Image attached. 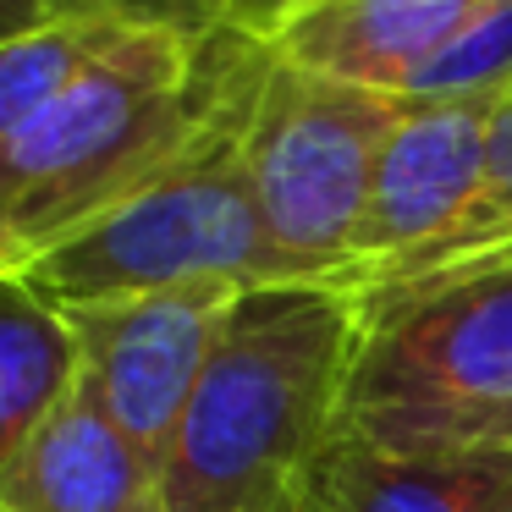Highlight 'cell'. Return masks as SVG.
<instances>
[{
  "instance_id": "cell-6",
  "label": "cell",
  "mask_w": 512,
  "mask_h": 512,
  "mask_svg": "<svg viewBox=\"0 0 512 512\" xmlns=\"http://www.w3.org/2000/svg\"><path fill=\"white\" fill-rule=\"evenodd\" d=\"M501 94L468 100H408L391 127L369 188L358 265L364 287H397L430 270L485 259L479 199H485V133Z\"/></svg>"
},
{
  "instance_id": "cell-11",
  "label": "cell",
  "mask_w": 512,
  "mask_h": 512,
  "mask_svg": "<svg viewBox=\"0 0 512 512\" xmlns=\"http://www.w3.org/2000/svg\"><path fill=\"white\" fill-rule=\"evenodd\" d=\"M78 380L72 331L17 270H0V468L50 419Z\"/></svg>"
},
{
  "instance_id": "cell-1",
  "label": "cell",
  "mask_w": 512,
  "mask_h": 512,
  "mask_svg": "<svg viewBox=\"0 0 512 512\" xmlns=\"http://www.w3.org/2000/svg\"><path fill=\"white\" fill-rule=\"evenodd\" d=\"M358 336L364 287L243 292L160 468L166 512H314Z\"/></svg>"
},
{
  "instance_id": "cell-2",
  "label": "cell",
  "mask_w": 512,
  "mask_h": 512,
  "mask_svg": "<svg viewBox=\"0 0 512 512\" xmlns=\"http://www.w3.org/2000/svg\"><path fill=\"white\" fill-rule=\"evenodd\" d=\"M215 89L193 138L149 171L122 204L94 215L67 243L17 265L28 292L61 303H94L116 292L232 281L259 287H358L353 276L320 270L276 243L248 177V122L265 89L276 45L254 28H210Z\"/></svg>"
},
{
  "instance_id": "cell-4",
  "label": "cell",
  "mask_w": 512,
  "mask_h": 512,
  "mask_svg": "<svg viewBox=\"0 0 512 512\" xmlns=\"http://www.w3.org/2000/svg\"><path fill=\"white\" fill-rule=\"evenodd\" d=\"M342 430L402 457L512 441V248L364 287V336Z\"/></svg>"
},
{
  "instance_id": "cell-14",
  "label": "cell",
  "mask_w": 512,
  "mask_h": 512,
  "mask_svg": "<svg viewBox=\"0 0 512 512\" xmlns=\"http://www.w3.org/2000/svg\"><path fill=\"white\" fill-rule=\"evenodd\" d=\"M479 243L490 254L512 248V89L490 111L485 133V199H479Z\"/></svg>"
},
{
  "instance_id": "cell-10",
  "label": "cell",
  "mask_w": 512,
  "mask_h": 512,
  "mask_svg": "<svg viewBox=\"0 0 512 512\" xmlns=\"http://www.w3.org/2000/svg\"><path fill=\"white\" fill-rule=\"evenodd\" d=\"M512 496V452L402 457L358 435H336L314 512H501Z\"/></svg>"
},
{
  "instance_id": "cell-5",
  "label": "cell",
  "mask_w": 512,
  "mask_h": 512,
  "mask_svg": "<svg viewBox=\"0 0 512 512\" xmlns=\"http://www.w3.org/2000/svg\"><path fill=\"white\" fill-rule=\"evenodd\" d=\"M402 105V94L270 61L248 122V177L281 248L364 287L358 232Z\"/></svg>"
},
{
  "instance_id": "cell-19",
  "label": "cell",
  "mask_w": 512,
  "mask_h": 512,
  "mask_svg": "<svg viewBox=\"0 0 512 512\" xmlns=\"http://www.w3.org/2000/svg\"><path fill=\"white\" fill-rule=\"evenodd\" d=\"M507 452H512V441H507Z\"/></svg>"
},
{
  "instance_id": "cell-12",
  "label": "cell",
  "mask_w": 512,
  "mask_h": 512,
  "mask_svg": "<svg viewBox=\"0 0 512 512\" xmlns=\"http://www.w3.org/2000/svg\"><path fill=\"white\" fill-rule=\"evenodd\" d=\"M144 23H155V17L133 12V6H116V12L72 17V23L39 28L28 39L0 45V155L34 127V116L56 94H67L116 39H127Z\"/></svg>"
},
{
  "instance_id": "cell-7",
  "label": "cell",
  "mask_w": 512,
  "mask_h": 512,
  "mask_svg": "<svg viewBox=\"0 0 512 512\" xmlns=\"http://www.w3.org/2000/svg\"><path fill=\"white\" fill-rule=\"evenodd\" d=\"M237 303L243 287L232 281H188V287L116 292V298L56 309L78 347V375L122 424L127 441L155 463V474L166 468L177 424Z\"/></svg>"
},
{
  "instance_id": "cell-9",
  "label": "cell",
  "mask_w": 512,
  "mask_h": 512,
  "mask_svg": "<svg viewBox=\"0 0 512 512\" xmlns=\"http://www.w3.org/2000/svg\"><path fill=\"white\" fill-rule=\"evenodd\" d=\"M0 512H166V496L155 463L78 375L23 452L0 468Z\"/></svg>"
},
{
  "instance_id": "cell-8",
  "label": "cell",
  "mask_w": 512,
  "mask_h": 512,
  "mask_svg": "<svg viewBox=\"0 0 512 512\" xmlns=\"http://www.w3.org/2000/svg\"><path fill=\"white\" fill-rule=\"evenodd\" d=\"M496 0H303L265 28L281 61L408 94V83Z\"/></svg>"
},
{
  "instance_id": "cell-13",
  "label": "cell",
  "mask_w": 512,
  "mask_h": 512,
  "mask_svg": "<svg viewBox=\"0 0 512 512\" xmlns=\"http://www.w3.org/2000/svg\"><path fill=\"white\" fill-rule=\"evenodd\" d=\"M507 89H512V0H496L408 83L402 100H468V94H507Z\"/></svg>"
},
{
  "instance_id": "cell-18",
  "label": "cell",
  "mask_w": 512,
  "mask_h": 512,
  "mask_svg": "<svg viewBox=\"0 0 512 512\" xmlns=\"http://www.w3.org/2000/svg\"><path fill=\"white\" fill-rule=\"evenodd\" d=\"M501 512H512V496H507V501H501Z\"/></svg>"
},
{
  "instance_id": "cell-15",
  "label": "cell",
  "mask_w": 512,
  "mask_h": 512,
  "mask_svg": "<svg viewBox=\"0 0 512 512\" xmlns=\"http://www.w3.org/2000/svg\"><path fill=\"white\" fill-rule=\"evenodd\" d=\"M122 0H0V45L28 39L39 28L72 23V17H94V12H116Z\"/></svg>"
},
{
  "instance_id": "cell-16",
  "label": "cell",
  "mask_w": 512,
  "mask_h": 512,
  "mask_svg": "<svg viewBox=\"0 0 512 512\" xmlns=\"http://www.w3.org/2000/svg\"><path fill=\"white\" fill-rule=\"evenodd\" d=\"M122 6L177 28H237V12H243V0H122Z\"/></svg>"
},
{
  "instance_id": "cell-17",
  "label": "cell",
  "mask_w": 512,
  "mask_h": 512,
  "mask_svg": "<svg viewBox=\"0 0 512 512\" xmlns=\"http://www.w3.org/2000/svg\"><path fill=\"white\" fill-rule=\"evenodd\" d=\"M292 6H303V0H243V12H237V28H254V34H265V28L276 23L281 12H292Z\"/></svg>"
},
{
  "instance_id": "cell-3",
  "label": "cell",
  "mask_w": 512,
  "mask_h": 512,
  "mask_svg": "<svg viewBox=\"0 0 512 512\" xmlns=\"http://www.w3.org/2000/svg\"><path fill=\"white\" fill-rule=\"evenodd\" d=\"M215 89L210 28L144 23L116 39L0 155V270L122 204L193 138Z\"/></svg>"
}]
</instances>
